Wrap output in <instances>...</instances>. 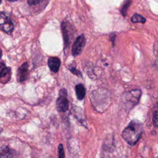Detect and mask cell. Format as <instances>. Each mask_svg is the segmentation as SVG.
I'll use <instances>...</instances> for the list:
<instances>
[{
	"mask_svg": "<svg viewBox=\"0 0 158 158\" xmlns=\"http://www.w3.org/2000/svg\"><path fill=\"white\" fill-rule=\"evenodd\" d=\"M1 158H17L16 152L7 146L1 148Z\"/></svg>",
	"mask_w": 158,
	"mask_h": 158,
	"instance_id": "obj_9",
	"label": "cell"
},
{
	"mask_svg": "<svg viewBox=\"0 0 158 158\" xmlns=\"http://www.w3.org/2000/svg\"><path fill=\"white\" fill-rule=\"evenodd\" d=\"M73 111H74L73 114H74L75 117L77 118V120H78L79 121L80 123H82L83 125H84L85 123H86L85 117L83 115V113L81 112V113H80V114H78L79 113H78V107H77V109H73Z\"/></svg>",
	"mask_w": 158,
	"mask_h": 158,
	"instance_id": "obj_12",
	"label": "cell"
},
{
	"mask_svg": "<svg viewBox=\"0 0 158 158\" xmlns=\"http://www.w3.org/2000/svg\"><path fill=\"white\" fill-rule=\"evenodd\" d=\"M131 20L132 22L133 23H138V22H140L142 23H145L146 22V19L144 17H143L142 15L138 14H135L131 19Z\"/></svg>",
	"mask_w": 158,
	"mask_h": 158,
	"instance_id": "obj_13",
	"label": "cell"
},
{
	"mask_svg": "<svg viewBox=\"0 0 158 158\" xmlns=\"http://www.w3.org/2000/svg\"><path fill=\"white\" fill-rule=\"evenodd\" d=\"M58 151V158H64L65 154L62 144H59L57 148Z\"/></svg>",
	"mask_w": 158,
	"mask_h": 158,
	"instance_id": "obj_16",
	"label": "cell"
},
{
	"mask_svg": "<svg viewBox=\"0 0 158 158\" xmlns=\"http://www.w3.org/2000/svg\"><path fill=\"white\" fill-rule=\"evenodd\" d=\"M152 122L155 127H158V102L156 104L153 114Z\"/></svg>",
	"mask_w": 158,
	"mask_h": 158,
	"instance_id": "obj_14",
	"label": "cell"
},
{
	"mask_svg": "<svg viewBox=\"0 0 158 158\" xmlns=\"http://www.w3.org/2000/svg\"><path fill=\"white\" fill-rule=\"evenodd\" d=\"M0 72V77L1 80H2L3 78H4V80L2 81V83H6L10 79V68L6 67L2 62L1 63Z\"/></svg>",
	"mask_w": 158,
	"mask_h": 158,
	"instance_id": "obj_8",
	"label": "cell"
},
{
	"mask_svg": "<svg viewBox=\"0 0 158 158\" xmlns=\"http://www.w3.org/2000/svg\"><path fill=\"white\" fill-rule=\"evenodd\" d=\"M48 65L53 72H57L60 66V60L57 57H50L48 60Z\"/></svg>",
	"mask_w": 158,
	"mask_h": 158,
	"instance_id": "obj_10",
	"label": "cell"
},
{
	"mask_svg": "<svg viewBox=\"0 0 158 158\" xmlns=\"http://www.w3.org/2000/svg\"><path fill=\"white\" fill-rule=\"evenodd\" d=\"M130 4H131V1L130 0H126L124 2V3L121 8V10H120V12L123 16L127 15V10Z\"/></svg>",
	"mask_w": 158,
	"mask_h": 158,
	"instance_id": "obj_15",
	"label": "cell"
},
{
	"mask_svg": "<svg viewBox=\"0 0 158 158\" xmlns=\"http://www.w3.org/2000/svg\"><path fill=\"white\" fill-rule=\"evenodd\" d=\"M61 28L64 41L65 48H67V46L70 44V38L72 37V27L68 22L64 21L61 25Z\"/></svg>",
	"mask_w": 158,
	"mask_h": 158,
	"instance_id": "obj_3",
	"label": "cell"
},
{
	"mask_svg": "<svg viewBox=\"0 0 158 158\" xmlns=\"http://www.w3.org/2000/svg\"><path fill=\"white\" fill-rule=\"evenodd\" d=\"M9 1H10V2H14V1H18V0H7Z\"/></svg>",
	"mask_w": 158,
	"mask_h": 158,
	"instance_id": "obj_19",
	"label": "cell"
},
{
	"mask_svg": "<svg viewBox=\"0 0 158 158\" xmlns=\"http://www.w3.org/2000/svg\"><path fill=\"white\" fill-rule=\"evenodd\" d=\"M43 0H28V4L30 6H35L39 4Z\"/></svg>",
	"mask_w": 158,
	"mask_h": 158,
	"instance_id": "obj_18",
	"label": "cell"
},
{
	"mask_svg": "<svg viewBox=\"0 0 158 158\" xmlns=\"http://www.w3.org/2000/svg\"><path fill=\"white\" fill-rule=\"evenodd\" d=\"M56 109L59 112H65L69 109L67 93L64 88L61 89L59 92V96L56 101Z\"/></svg>",
	"mask_w": 158,
	"mask_h": 158,
	"instance_id": "obj_2",
	"label": "cell"
},
{
	"mask_svg": "<svg viewBox=\"0 0 158 158\" xmlns=\"http://www.w3.org/2000/svg\"><path fill=\"white\" fill-rule=\"evenodd\" d=\"M141 92L139 89H133L126 94L125 100L127 102L131 103L132 105L136 104L140 98Z\"/></svg>",
	"mask_w": 158,
	"mask_h": 158,
	"instance_id": "obj_6",
	"label": "cell"
},
{
	"mask_svg": "<svg viewBox=\"0 0 158 158\" xmlns=\"http://www.w3.org/2000/svg\"><path fill=\"white\" fill-rule=\"evenodd\" d=\"M86 43V39L83 35L79 36L75 41L72 49V54L74 56L79 55L82 51Z\"/></svg>",
	"mask_w": 158,
	"mask_h": 158,
	"instance_id": "obj_5",
	"label": "cell"
},
{
	"mask_svg": "<svg viewBox=\"0 0 158 158\" xmlns=\"http://www.w3.org/2000/svg\"><path fill=\"white\" fill-rule=\"evenodd\" d=\"M28 65L27 62L23 63L17 70V80L19 82L25 81L28 75Z\"/></svg>",
	"mask_w": 158,
	"mask_h": 158,
	"instance_id": "obj_7",
	"label": "cell"
},
{
	"mask_svg": "<svg viewBox=\"0 0 158 158\" xmlns=\"http://www.w3.org/2000/svg\"><path fill=\"white\" fill-rule=\"evenodd\" d=\"M75 93L78 99L82 100L84 99L85 94H86V90L85 88L82 84H78L75 86Z\"/></svg>",
	"mask_w": 158,
	"mask_h": 158,
	"instance_id": "obj_11",
	"label": "cell"
},
{
	"mask_svg": "<svg viewBox=\"0 0 158 158\" xmlns=\"http://www.w3.org/2000/svg\"><path fill=\"white\" fill-rule=\"evenodd\" d=\"M0 25L1 30L7 33H10L14 27L12 20L3 12L1 13Z\"/></svg>",
	"mask_w": 158,
	"mask_h": 158,
	"instance_id": "obj_4",
	"label": "cell"
},
{
	"mask_svg": "<svg viewBox=\"0 0 158 158\" xmlns=\"http://www.w3.org/2000/svg\"><path fill=\"white\" fill-rule=\"evenodd\" d=\"M143 131V123L138 120H132L122 131L123 139L130 145H135L139 139Z\"/></svg>",
	"mask_w": 158,
	"mask_h": 158,
	"instance_id": "obj_1",
	"label": "cell"
},
{
	"mask_svg": "<svg viewBox=\"0 0 158 158\" xmlns=\"http://www.w3.org/2000/svg\"><path fill=\"white\" fill-rule=\"evenodd\" d=\"M69 69L72 72V73L76 75H78V76H81V73H80V72L79 70H77L75 68V66H70L69 67Z\"/></svg>",
	"mask_w": 158,
	"mask_h": 158,
	"instance_id": "obj_17",
	"label": "cell"
}]
</instances>
